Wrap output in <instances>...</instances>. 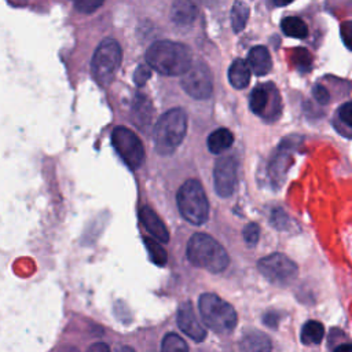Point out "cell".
Wrapping results in <instances>:
<instances>
[{"mask_svg":"<svg viewBox=\"0 0 352 352\" xmlns=\"http://www.w3.org/2000/svg\"><path fill=\"white\" fill-rule=\"evenodd\" d=\"M148 66L165 76H182L191 65V52L182 44L168 40L155 41L146 52Z\"/></svg>","mask_w":352,"mask_h":352,"instance_id":"1","label":"cell"},{"mask_svg":"<svg viewBox=\"0 0 352 352\" xmlns=\"http://www.w3.org/2000/svg\"><path fill=\"white\" fill-rule=\"evenodd\" d=\"M186 253L192 265L210 272H221L230 263L226 249L214 238L202 232H197L190 238Z\"/></svg>","mask_w":352,"mask_h":352,"instance_id":"2","label":"cell"},{"mask_svg":"<svg viewBox=\"0 0 352 352\" xmlns=\"http://www.w3.org/2000/svg\"><path fill=\"white\" fill-rule=\"evenodd\" d=\"M187 132V114L175 107L164 113L154 126V147L161 155H170L183 142Z\"/></svg>","mask_w":352,"mask_h":352,"instance_id":"3","label":"cell"},{"mask_svg":"<svg viewBox=\"0 0 352 352\" xmlns=\"http://www.w3.org/2000/svg\"><path fill=\"white\" fill-rule=\"evenodd\" d=\"M198 311L204 323L216 333L228 334L236 326L238 316L234 307L214 293H204L199 297Z\"/></svg>","mask_w":352,"mask_h":352,"instance_id":"4","label":"cell"},{"mask_svg":"<svg viewBox=\"0 0 352 352\" xmlns=\"http://www.w3.org/2000/svg\"><path fill=\"white\" fill-rule=\"evenodd\" d=\"M180 214L191 224L201 226L209 217V202L202 184L188 179L182 184L176 195Z\"/></svg>","mask_w":352,"mask_h":352,"instance_id":"5","label":"cell"},{"mask_svg":"<svg viewBox=\"0 0 352 352\" xmlns=\"http://www.w3.org/2000/svg\"><path fill=\"white\" fill-rule=\"evenodd\" d=\"M122 59L120 44L114 38H104L96 48L91 70L95 81L100 85H107L113 81Z\"/></svg>","mask_w":352,"mask_h":352,"instance_id":"6","label":"cell"},{"mask_svg":"<svg viewBox=\"0 0 352 352\" xmlns=\"http://www.w3.org/2000/svg\"><path fill=\"white\" fill-rule=\"evenodd\" d=\"M257 268L268 282L276 286L292 283L298 274L297 264L282 253H272L260 258Z\"/></svg>","mask_w":352,"mask_h":352,"instance_id":"7","label":"cell"},{"mask_svg":"<svg viewBox=\"0 0 352 352\" xmlns=\"http://www.w3.org/2000/svg\"><path fill=\"white\" fill-rule=\"evenodd\" d=\"M249 106L260 118L268 122L276 121L282 111V100L278 88L272 82L257 85L250 94Z\"/></svg>","mask_w":352,"mask_h":352,"instance_id":"8","label":"cell"},{"mask_svg":"<svg viewBox=\"0 0 352 352\" xmlns=\"http://www.w3.org/2000/svg\"><path fill=\"white\" fill-rule=\"evenodd\" d=\"M111 143L117 154L131 169L142 166L144 161V148L133 131L126 126H116L111 132Z\"/></svg>","mask_w":352,"mask_h":352,"instance_id":"9","label":"cell"},{"mask_svg":"<svg viewBox=\"0 0 352 352\" xmlns=\"http://www.w3.org/2000/svg\"><path fill=\"white\" fill-rule=\"evenodd\" d=\"M183 89L194 99H208L213 91V78L209 67L201 62H191L190 67L182 74Z\"/></svg>","mask_w":352,"mask_h":352,"instance_id":"10","label":"cell"},{"mask_svg":"<svg viewBox=\"0 0 352 352\" xmlns=\"http://www.w3.org/2000/svg\"><path fill=\"white\" fill-rule=\"evenodd\" d=\"M214 191L219 197H230L236 187L238 180V161L232 155L220 157L214 164L213 170Z\"/></svg>","mask_w":352,"mask_h":352,"instance_id":"11","label":"cell"},{"mask_svg":"<svg viewBox=\"0 0 352 352\" xmlns=\"http://www.w3.org/2000/svg\"><path fill=\"white\" fill-rule=\"evenodd\" d=\"M176 320H177V326L179 329L188 336L190 338H192L194 341H202L206 337V330L204 329V326L199 323L194 308L191 305L190 301H186L183 304H180L179 309H177V315H176Z\"/></svg>","mask_w":352,"mask_h":352,"instance_id":"12","label":"cell"},{"mask_svg":"<svg viewBox=\"0 0 352 352\" xmlns=\"http://www.w3.org/2000/svg\"><path fill=\"white\" fill-rule=\"evenodd\" d=\"M139 217L142 224L144 226V228L160 242L166 243L169 241V232L165 227V224L162 223V220L160 219V216L147 205L142 206L139 210Z\"/></svg>","mask_w":352,"mask_h":352,"instance_id":"13","label":"cell"},{"mask_svg":"<svg viewBox=\"0 0 352 352\" xmlns=\"http://www.w3.org/2000/svg\"><path fill=\"white\" fill-rule=\"evenodd\" d=\"M292 164V151L286 146H280L270 164V177L274 186H280L285 180V175Z\"/></svg>","mask_w":352,"mask_h":352,"instance_id":"14","label":"cell"},{"mask_svg":"<svg viewBox=\"0 0 352 352\" xmlns=\"http://www.w3.org/2000/svg\"><path fill=\"white\" fill-rule=\"evenodd\" d=\"M198 15L197 0H173L170 7V18L177 25H190Z\"/></svg>","mask_w":352,"mask_h":352,"instance_id":"15","label":"cell"},{"mask_svg":"<svg viewBox=\"0 0 352 352\" xmlns=\"http://www.w3.org/2000/svg\"><path fill=\"white\" fill-rule=\"evenodd\" d=\"M248 65L250 72L256 76H265L270 73L272 67V60L268 50L264 45L253 47L248 55Z\"/></svg>","mask_w":352,"mask_h":352,"instance_id":"16","label":"cell"},{"mask_svg":"<svg viewBox=\"0 0 352 352\" xmlns=\"http://www.w3.org/2000/svg\"><path fill=\"white\" fill-rule=\"evenodd\" d=\"M250 73L248 62L238 58L228 69V81L235 89H243L250 82Z\"/></svg>","mask_w":352,"mask_h":352,"instance_id":"17","label":"cell"},{"mask_svg":"<svg viewBox=\"0 0 352 352\" xmlns=\"http://www.w3.org/2000/svg\"><path fill=\"white\" fill-rule=\"evenodd\" d=\"M234 142V135L231 133L230 129L227 128H219L214 129L209 136H208V150L212 154H221L227 151Z\"/></svg>","mask_w":352,"mask_h":352,"instance_id":"18","label":"cell"},{"mask_svg":"<svg viewBox=\"0 0 352 352\" xmlns=\"http://www.w3.org/2000/svg\"><path fill=\"white\" fill-rule=\"evenodd\" d=\"M282 32L293 38H305L308 36V26L298 16H286L280 23Z\"/></svg>","mask_w":352,"mask_h":352,"instance_id":"19","label":"cell"},{"mask_svg":"<svg viewBox=\"0 0 352 352\" xmlns=\"http://www.w3.org/2000/svg\"><path fill=\"white\" fill-rule=\"evenodd\" d=\"M324 336V327L318 320H308L301 329V341L305 345H316Z\"/></svg>","mask_w":352,"mask_h":352,"instance_id":"20","label":"cell"},{"mask_svg":"<svg viewBox=\"0 0 352 352\" xmlns=\"http://www.w3.org/2000/svg\"><path fill=\"white\" fill-rule=\"evenodd\" d=\"M241 348L243 351H270L271 349V342L270 338L258 331H252L246 334L242 338Z\"/></svg>","mask_w":352,"mask_h":352,"instance_id":"21","label":"cell"},{"mask_svg":"<svg viewBox=\"0 0 352 352\" xmlns=\"http://www.w3.org/2000/svg\"><path fill=\"white\" fill-rule=\"evenodd\" d=\"M249 19V7L246 3L236 0L231 10V25L234 32H241L245 29Z\"/></svg>","mask_w":352,"mask_h":352,"instance_id":"22","label":"cell"},{"mask_svg":"<svg viewBox=\"0 0 352 352\" xmlns=\"http://www.w3.org/2000/svg\"><path fill=\"white\" fill-rule=\"evenodd\" d=\"M133 118H135V122L138 125H140V122H143L144 125L150 122L151 120V104L150 102L147 100L146 96H142V95H136V99H135V103H133Z\"/></svg>","mask_w":352,"mask_h":352,"instance_id":"23","label":"cell"},{"mask_svg":"<svg viewBox=\"0 0 352 352\" xmlns=\"http://www.w3.org/2000/svg\"><path fill=\"white\" fill-rule=\"evenodd\" d=\"M144 245H146V249L148 252V256H150L151 261H154L157 265H165L166 264V260H168L166 252L164 250V248L157 241H154V238L146 236L144 238Z\"/></svg>","mask_w":352,"mask_h":352,"instance_id":"24","label":"cell"},{"mask_svg":"<svg viewBox=\"0 0 352 352\" xmlns=\"http://www.w3.org/2000/svg\"><path fill=\"white\" fill-rule=\"evenodd\" d=\"M161 349L164 352H173V351H187L188 345L183 341L182 337H179L175 333H169L164 337L162 344H161Z\"/></svg>","mask_w":352,"mask_h":352,"instance_id":"25","label":"cell"},{"mask_svg":"<svg viewBox=\"0 0 352 352\" xmlns=\"http://www.w3.org/2000/svg\"><path fill=\"white\" fill-rule=\"evenodd\" d=\"M242 236H243V241L248 246H256V243L258 242V238H260V227L258 224L256 223H249L243 227L242 230Z\"/></svg>","mask_w":352,"mask_h":352,"instance_id":"26","label":"cell"},{"mask_svg":"<svg viewBox=\"0 0 352 352\" xmlns=\"http://www.w3.org/2000/svg\"><path fill=\"white\" fill-rule=\"evenodd\" d=\"M72 1L77 11L82 14H91L96 11L103 4L104 0H72Z\"/></svg>","mask_w":352,"mask_h":352,"instance_id":"27","label":"cell"},{"mask_svg":"<svg viewBox=\"0 0 352 352\" xmlns=\"http://www.w3.org/2000/svg\"><path fill=\"white\" fill-rule=\"evenodd\" d=\"M337 121L344 124L348 129H351V126H352V107H351V102H345L342 106H340V109L337 111Z\"/></svg>","mask_w":352,"mask_h":352,"instance_id":"28","label":"cell"},{"mask_svg":"<svg viewBox=\"0 0 352 352\" xmlns=\"http://www.w3.org/2000/svg\"><path fill=\"white\" fill-rule=\"evenodd\" d=\"M151 77V67L147 65H139L133 73V81L136 85H144Z\"/></svg>","mask_w":352,"mask_h":352,"instance_id":"29","label":"cell"},{"mask_svg":"<svg viewBox=\"0 0 352 352\" xmlns=\"http://www.w3.org/2000/svg\"><path fill=\"white\" fill-rule=\"evenodd\" d=\"M294 60L297 67L301 70H308L311 66V55L304 48H298L294 52Z\"/></svg>","mask_w":352,"mask_h":352,"instance_id":"30","label":"cell"},{"mask_svg":"<svg viewBox=\"0 0 352 352\" xmlns=\"http://www.w3.org/2000/svg\"><path fill=\"white\" fill-rule=\"evenodd\" d=\"M312 94L315 96V99L319 102V104H327L329 100H330V96H329V92L324 87L316 84L312 89Z\"/></svg>","mask_w":352,"mask_h":352,"instance_id":"31","label":"cell"},{"mask_svg":"<svg viewBox=\"0 0 352 352\" xmlns=\"http://www.w3.org/2000/svg\"><path fill=\"white\" fill-rule=\"evenodd\" d=\"M271 221L272 224L276 227V228H285L286 227V223H287V216L283 210L280 209H275L272 212V217H271Z\"/></svg>","mask_w":352,"mask_h":352,"instance_id":"32","label":"cell"},{"mask_svg":"<svg viewBox=\"0 0 352 352\" xmlns=\"http://www.w3.org/2000/svg\"><path fill=\"white\" fill-rule=\"evenodd\" d=\"M263 320H264V323H265L267 326H270V327H276L279 319H278V316H276L275 312H268V314L264 315Z\"/></svg>","mask_w":352,"mask_h":352,"instance_id":"33","label":"cell"},{"mask_svg":"<svg viewBox=\"0 0 352 352\" xmlns=\"http://www.w3.org/2000/svg\"><path fill=\"white\" fill-rule=\"evenodd\" d=\"M89 351H99V352H107L109 346L104 342H95L89 346Z\"/></svg>","mask_w":352,"mask_h":352,"instance_id":"34","label":"cell"},{"mask_svg":"<svg viewBox=\"0 0 352 352\" xmlns=\"http://www.w3.org/2000/svg\"><path fill=\"white\" fill-rule=\"evenodd\" d=\"M293 0H272V3L275 4V6H278V7H283V6H286V4H289V3H292Z\"/></svg>","mask_w":352,"mask_h":352,"instance_id":"35","label":"cell"},{"mask_svg":"<svg viewBox=\"0 0 352 352\" xmlns=\"http://www.w3.org/2000/svg\"><path fill=\"white\" fill-rule=\"evenodd\" d=\"M341 349L349 351V349H351V345H349V344H346V345H338V346H336V351H341Z\"/></svg>","mask_w":352,"mask_h":352,"instance_id":"36","label":"cell"}]
</instances>
